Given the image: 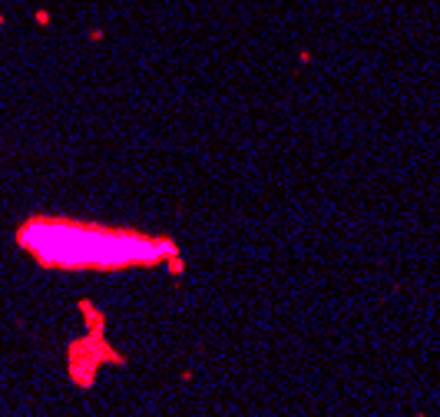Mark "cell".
<instances>
[{
	"label": "cell",
	"instance_id": "cell-1",
	"mask_svg": "<svg viewBox=\"0 0 440 417\" xmlns=\"http://www.w3.org/2000/svg\"><path fill=\"white\" fill-rule=\"evenodd\" d=\"M17 242L43 268L56 272H123L156 265L172 255L169 239L56 215L27 219L17 232Z\"/></svg>",
	"mask_w": 440,
	"mask_h": 417
}]
</instances>
